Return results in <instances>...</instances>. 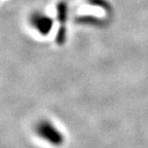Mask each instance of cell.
I'll return each mask as SVG.
<instances>
[{
  "label": "cell",
  "mask_w": 148,
  "mask_h": 148,
  "mask_svg": "<svg viewBox=\"0 0 148 148\" xmlns=\"http://www.w3.org/2000/svg\"><path fill=\"white\" fill-rule=\"evenodd\" d=\"M36 133L44 141L53 146H61L64 143V137L62 133L49 121H41L38 123L36 127Z\"/></svg>",
  "instance_id": "cell-1"
}]
</instances>
